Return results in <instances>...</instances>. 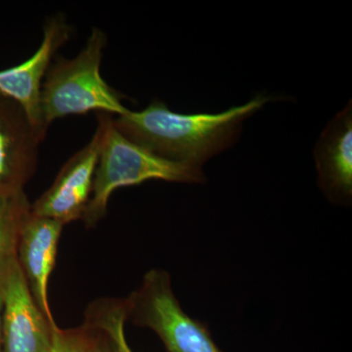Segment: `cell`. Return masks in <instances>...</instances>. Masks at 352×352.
<instances>
[{"mask_svg": "<svg viewBox=\"0 0 352 352\" xmlns=\"http://www.w3.org/2000/svg\"><path fill=\"white\" fill-rule=\"evenodd\" d=\"M271 101L259 96L242 106L219 113L173 112L164 102L154 100L139 112L129 110L112 119L113 126L127 139L175 163L201 168L235 144L245 120Z\"/></svg>", "mask_w": 352, "mask_h": 352, "instance_id": "cell-1", "label": "cell"}, {"mask_svg": "<svg viewBox=\"0 0 352 352\" xmlns=\"http://www.w3.org/2000/svg\"><path fill=\"white\" fill-rule=\"evenodd\" d=\"M97 118L98 126L91 140L64 164L50 189L32 204V214L56 220L63 226L82 219L91 198L110 115L99 113Z\"/></svg>", "mask_w": 352, "mask_h": 352, "instance_id": "cell-5", "label": "cell"}, {"mask_svg": "<svg viewBox=\"0 0 352 352\" xmlns=\"http://www.w3.org/2000/svg\"><path fill=\"white\" fill-rule=\"evenodd\" d=\"M63 227L56 220L32 214L31 210L21 228L18 242V263L32 298L53 326L57 324L51 312L48 284Z\"/></svg>", "mask_w": 352, "mask_h": 352, "instance_id": "cell-9", "label": "cell"}, {"mask_svg": "<svg viewBox=\"0 0 352 352\" xmlns=\"http://www.w3.org/2000/svg\"><path fill=\"white\" fill-rule=\"evenodd\" d=\"M31 210L24 190L0 195V285L17 259L21 228Z\"/></svg>", "mask_w": 352, "mask_h": 352, "instance_id": "cell-11", "label": "cell"}, {"mask_svg": "<svg viewBox=\"0 0 352 352\" xmlns=\"http://www.w3.org/2000/svg\"><path fill=\"white\" fill-rule=\"evenodd\" d=\"M109 118L100 157L95 173L94 190L82 220L96 226L107 212L109 199L116 190L151 179L200 183L205 180L201 168L175 163L153 154L127 139Z\"/></svg>", "mask_w": 352, "mask_h": 352, "instance_id": "cell-3", "label": "cell"}, {"mask_svg": "<svg viewBox=\"0 0 352 352\" xmlns=\"http://www.w3.org/2000/svg\"><path fill=\"white\" fill-rule=\"evenodd\" d=\"M97 329L83 324L80 327L53 330L50 352H94Z\"/></svg>", "mask_w": 352, "mask_h": 352, "instance_id": "cell-13", "label": "cell"}, {"mask_svg": "<svg viewBox=\"0 0 352 352\" xmlns=\"http://www.w3.org/2000/svg\"><path fill=\"white\" fill-rule=\"evenodd\" d=\"M41 142L24 110L0 94V195L24 190L36 173Z\"/></svg>", "mask_w": 352, "mask_h": 352, "instance_id": "cell-8", "label": "cell"}, {"mask_svg": "<svg viewBox=\"0 0 352 352\" xmlns=\"http://www.w3.org/2000/svg\"><path fill=\"white\" fill-rule=\"evenodd\" d=\"M314 159L324 194L333 203L349 205L352 196L351 100L322 131Z\"/></svg>", "mask_w": 352, "mask_h": 352, "instance_id": "cell-10", "label": "cell"}, {"mask_svg": "<svg viewBox=\"0 0 352 352\" xmlns=\"http://www.w3.org/2000/svg\"><path fill=\"white\" fill-rule=\"evenodd\" d=\"M94 352H117L113 340L103 331L97 329Z\"/></svg>", "mask_w": 352, "mask_h": 352, "instance_id": "cell-14", "label": "cell"}, {"mask_svg": "<svg viewBox=\"0 0 352 352\" xmlns=\"http://www.w3.org/2000/svg\"><path fill=\"white\" fill-rule=\"evenodd\" d=\"M107 44L105 32L94 28L85 47L73 59L56 56L41 88L44 124L55 120L89 112L124 115L129 109L122 96L106 82L100 68Z\"/></svg>", "mask_w": 352, "mask_h": 352, "instance_id": "cell-2", "label": "cell"}, {"mask_svg": "<svg viewBox=\"0 0 352 352\" xmlns=\"http://www.w3.org/2000/svg\"><path fill=\"white\" fill-rule=\"evenodd\" d=\"M126 320V300L102 298L88 307L85 323L107 333L117 352H132L124 333Z\"/></svg>", "mask_w": 352, "mask_h": 352, "instance_id": "cell-12", "label": "cell"}, {"mask_svg": "<svg viewBox=\"0 0 352 352\" xmlns=\"http://www.w3.org/2000/svg\"><path fill=\"white\" fill-rule=\"evenodd\" d=\"M126 305L127 319L154 331L168 352H221L205 325L180 307L166 271H149Z\"/></svg>", "mask_w": 352, "mask_h": 352, "instance_id": "cell-4", "label": "cell"}, {"mask_svg": "<svg viewBox=\"0 0 352 352\" xmlns=\"http://www.w3.org/2000/svg\"><path fill=\"white\" fill-rule=\"evenodd\" d=\"M71 34V25L64 14L51 16L44 23L43 39L34 54L17 66L0 71V94L16 102L24 110L41 141L48 131L41 109L44 78Z\"/></svg>", "mask_w": 352, "mask_h": 352, "instance_id": "cell-6", "label": "cell"}, {"mask_svg": "<svg viewBox=\"0 0 352 352\" xmlns=\"http://www.w3.org/2000/svg\"><path fill=\"white\" fill-rule=\"evenodd\" d=\"M6 283V282H4ZM4 284L0 285V352H2V337H1V314L2 300H3Z\"/></svg>", "mask_w": 352, "mask_h": 352, "instance_id": "cell-15", "label": "cell"}, {"mask_svg": "<svg viewBox=\"0 0 352 352\" xmlns=\"http://www.w3.org/2000/svg\"><path fill=\"white\" fill-rule=\"evenodd\" d=\"M56 327L34 302L16 259L4 283L2 352H50L53 330Z\"/></svg>", "mask_w": 352, "mask_h": 352, "instance_id": "cell-7", "label": "cell"}]
</instances>
